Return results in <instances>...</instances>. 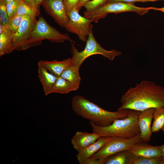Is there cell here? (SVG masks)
<instances>
[{
    "label": "cell",
    "mask_w": 164,
    "mask_h": 164,
    "mask_svg": "<svg viewBox=\"0 0 164 164\" xmlns=\"http://www.w3.org/2000/svg\"><path fill=\"white\" fill-rule=\"evenodd\" d=\"M120 101L121 105L118 110L142 111L164 107V87L154 82L143 80L129 88L121 96Z\"/></svg>",
    "instance_id": "6da1fadb"
},
{
    "label": "cell",
    "mask_w": 164,
    "mask_h": 164,
    "mask_svg": "<svg viewBox=\"0 0 164 164\" xmlns=\"http://www.w3.org/2000/svg\"><path fill=\"white\" fill-rule=\"evenodd\" d=\"M71 104L72 108L77 115L102 127L109 125L117 119L127 117L132 110L108 111L80 95L73 97Z\"/></svg>",
    "instance_id": "7a4b0ae2"
},
{
    "label": "cell",
    "mask_w": 164,
    "mask_h": 164,
    "mask_svg": "<svg viewBox=\"0 0 164 164\" xmlns=\"http://www.w3.org/2000/svg\"><path fill=\"white\" fill-rule=\"evenodd\" d=\"M140 111L132 110L126 117L115 120L109 126L100 127L89 121L93 132L101 137L132 138L140 133L138 118Z\"/></svg>",
    "instance_id": "3957f363"
},
{
    "label": "cell",
    "mask_w": 164,
    "mask_h": 164,
    "mask_svg": "<svg viewBox=\"0 0 164 164\" xmlns=\"http://www.w3.org/2000/svg\"><path fill=\"white\" fill-rule=\"evenodd\" d=\"M101 148L83 164H103L109 156L118 152L128 150L136 144L142 142L140 133L133 137L126 138L117 137H108Z\"/></svg>",
    "instance_id": "277c9868"
},
{
    "label": "cell",
    "mask_w": 164,
    "mask_h": 164,
    "mask_svg": "<svg viewBox=\"0 0 164 164\" xmlns=\"http://www.w3.org/2000/svg\"><path fill=\"white\" fill-rule=\"evenodd\" d=\"M86 42L84 49L81 52L78 51L72 42H71L72 63L79 67L87 58L92 55L101 54L107 58L109 60L112 61L116 56L122 54L121 52L115 50H107L103 48L95 39L92 31L89 34Z\"/></svg>",
    "instance_id": "5b68a950"
},
{
    "label": "cell",
    "mask_w": 164,
    "mask_h": 164,
    "mask_svg": "<svg viewBox=\"0 0 164 164\" xmlns=\"http://www.w3.org/2000/svg\"><path fill=\"white\" fill-rule=\"evenodd\" d=\"M44 39L58 43L66 41L72 42L67 34L60 32L49 25L41 16L36 20L31 33L29 41L31 47L40 44Z\"/></svg>",
    "instance_id": "8992f818"
},
{
    "label": "cell",
    "mask_w": 164,
    "mask_h": 164,
    "mask_svg": "<svg viewBox=\"0 0 164 164\" xmlns=\"http://www.w3.org/2000/svg\"><path fill=\"white\" fill-rule=\"evenodd\" d=\"M153 7H140L132 3L116 2L107 3L104 5L89 12H84V16L92 19L97 22L100 19L105 17L109 13H118L127 12H134L142 15L153 9Z\"/></svg>",
    "instance_id": "52a82bcc"
},
{
    "label": "cell",
    "mask_w": 164,
    "mask_h": 164,
    "mask_svg": "<svg viewBox=\"0 0 164 164\" xmlns=\"http://www.w3.org/2000/svg\"><path fill=\"white\" fill-rule=\"evenodd\" d=\"M75 7L67 13L69 21L64 28L68 32L76 34L79 39L86 42L89 34L92 31V19L81 16Z\"/></svg>",
    "instance_id": "ba28073f"
},
{
    "label": "cell",
    "mask_w": 164,
    "mask_h": 164,
    "mask_svg": "<svg viewBox=\"0 0 164 164\" xmlns=\"http://www.w3.org/2000/svg\"><path fill=\"white\" fill-rule=\"evenodd\" d=\"M36 20V16L25 15L18 30L13 34L12 51L24 50L31 47L30 39Z\"/></svg>",
    "instance_id": "9c48e42d"
},
{
    "label": "cell",
    "mask_w": 164,
    "mask_h": 164,
    "mask_svg": "<svg viewBox=\"0 0 164 164\" xmlns=\"http://www.w3.org/2000/svg\"><path fill=\"white\" fill-rule=\"evenodd\" d=\"M42 5L60 26L65 27L69 18L62 0H44Z\"/></svg>",
    "instance_id": "30bf717a"
},
{
    "label": "cell",
    "mask_w": 164,
    "mask_h": 164,
    "mask_svg": "<svg viewBox=\"0 0 164 164\" xmlns=\"http://www.w3.org/2000/svg\"><path fill=\"white\" fill-rule=\"evenodd\" d=\"M154 109L150 108L139 112L138 120L142 142L147 143L150 141L152 133L151 124Z\"/></svg>",
    "instance_id": "8fae6325"
},
{
    "label": "cell",
    "mask_w": 164,
    "mask_h": 164,
    "mask_svg": "<svg viewBox=\"0 0 164 164\" xmlns=\"http://www.w3.org/2000/svg\"><path fill=\"white\" fill-rule=\"evenodd\" d=\"M101 136L94 132L77 131L71 139L73 148L77 152L93 144Z\"/></svg>",
    "instance_id": "7c38bea8"
},
{
    "label": "cell",
    "mask_w": 164,
    "mask_h": 164,
    "mask_svg": "<svg viewBox=\"0 0 164 164\" xmlns=\"http://www.w3.org/2000/svg\"><path fill=\"white\" fill-rule=\"evenodd\" d=\"M128 150L137 157L153 158L162 156L159 146L152 145L143 142L136 144Z\"/></svg>",
    "instance_id": "4fadbf2b"
},
{
    "label": "cell",
    "mask_w": 164,
    "mask_h": 164,
    "mask_svg": "<svg viewBox=\"0 0 164 164\" xmlns=\"http://www.w3.org/2000/svg\"><path fill=\"white\" fill-rule=\"evenodd\" d=\"M108 137H101L93 144L77 152L76 155L77 161L83 164L87 159L98 152L106 142Z\"/></svg>",
    "instance_id": "5bb4252c"
},
{
    "label": "cell",
    "mask_w": 164,
    "mask_h": 164,
    "mask_svg": "<svg viewBox=\"0 0 164 164\" xmlns=\"http://www.w3.org/2000/svg\"><path fill=\"white\" fill-rule=\"evenodd\" d=\"M38 63L43 65L50 72L57 77H60L64 71L72 64L71 58L61 61L41 60Z\"/></svg>",
    "instance_id": "9a60e30c"
},
{
    "label": "cell",
    "mask_w": 164,
    "mask_h": 164,
    "mask_svg": "<svg viewBox=\"0 0 164 164\" xmlns=\"http://www.w3.org/2000/svg\"><path fill=\"white\" fill-rule=\"evenodd\" d=\"M38 76L46 95L50 94L57 77L50 72L41 64L38 63Z\"/></svg>",
    "instance_id": "2e32d148"
},
{
    "label": "cell",
    "mask_w": 164,
    "mask_h": 164,
    "mask_svg": "<svg viewBox=\"0 0 164 164\" xmlns=\"http://www.w3.org/2000/svg\"><path fill=\"white\" fill-rule=\"evenodd\" d=\"M136 157L128 150H125L109 156L103 164H133Z\"/></svg>",
    "instance_id": "e0dca14e"
},
{
    "label": "cell",
    "mask_w": 164,
    "mask_h": 164,
    "mask_svg": "<svg viewBox=\"0 0 164 164\" xmlns=\"http://www.w3.org/2000/svg\"><path fill=\"white\" fill-rule=\"evenodd\" d=\"M13 34L7 28L0 34V56L9 53L12 51Z\"/></svg>",
    "instance_id": "ac0fdd59"
},
{
    "label": "cell",
    "mask_w": 164,
    "mask_h": 164,
    "mask_svg": "<svg viewBox=\"0 0 164 164\" xmlns=\"http://www.w3.org/2000/svg\"><path fill=\"white\" fill-rule=\"evenodd\" d=\"M79 69L80 67L72 63L64 71L60 77L70 82L78 89L81 80Z\"/></svg>",
    "instance_id": "d6986e66"
},
{
    "label": "cell",
    "mask_w": 164,
    "mask_h": 164,
    "mask_svg": "<svg viewBox=\"0 0 164 164\" xmlns=\"http://www.w3.org/2000/svg\"><path fill=\"white\" fill-rule=\"evenodd\" d=\"M78 89L72 84L61 77H57L50 94L58 93L66 94Z\"/></svg>",
    "instance_id": "ffe728a7"
},
{
    "label": "cell",
    "mask_w": 164,
    "mask_h": 164,
    "mask_svg": "<svg viewBox=\"0 0 164 164\" xmlns=\"http://www.w3.org/2000/svg\"><path fill=\"white\" fill-rule=\"evenodd\" d=\"M153 119L152 132H158L160 130L164 132V107L155 108Z\"/></svg>",
    "instance_id": "44dd1931"
},
{
    "label": "cell",
    "mask_w": 164,
    "mask_h": 164,
    "mask_svg": "<svg viewBox=\"0 0 164 164\" xmlns=\"http://www.w3.org/2000/svg\"><path fill=\"white\" fill-rule=\"evenodd\" d=\"M40 13L39 11L34 9L23 0H19L17 9L15 15L22 16L29 15L36 17L39 16Z\"/></svg>",
    "instance_id": "7402d4cb"
},
{
    "label": "cell",
    "mask_w": 164,
    "mask_h": 164,
    "mask_svg": "<svg viewBox=\"0 0 164 164\" xmlns=\"http://www.w3.org/2000/svg\"><path fill=\"white\" fill-rule=\"evenodd\" d=\"M133 164H164V157L145 158L136 156Z\"/></svg>",
    "instance_id": "603a6c76"
},
{
    "label": "cell",
    "mask_w": 164,
    "mask_h": 164,
    "mask_svg": "<svg viewBox=\"0 0 164 164\" xmlns=\"http://www.w3.org/2000/svg\"><path fill=\"white\" fill-rule=\"evenodd\" d=\"M25 16L15 15L9 19L7 28L13 34L18 30Z\"/></svg>",
    "instance_id": "cb8c5ba5"
},
{
    "label": "cell",
    "mask_w": 164,
    "mask_h": 164,
    "mask_svg": "<svg viewBox=\"0 0 164 164\" xmlns=\"http://www.w3.org/2000/svg\"><path fill=\"white\" fill-rule=\"evenodd\" d=\"M108 0H91L86 2L83 6L86 9L85 12H89L101 7L108 2Z\"/></svg>",
    "instance_id": "d4e9b609"
},
{
    "label": "cell",
    "mask_w": 164,
    "mask_h": 164,
    "mask_svg": "<svg viewBox=\"0 0 164 164\" xmlns=\"http://www.w3.org/2000/svg\"><path fill=\"white\" fill-rule=\"evenodd\" d=\"M6 8L5 0H0V23L7 27L9 21Z\"/></svg>",
    "instance_id": "484cf974"
},
{
    "label": "cell",
    "mask_w": 164,
    "mask_h": 164,
    "mask_svg": "<svg viewBox=\"0 0 164 164\" xmlns=\"http://www.w3.org/2000/svg\"><path fill=\"white\" fill-rule=\"evenodd\" d=\"M19 0H15L6 3L8 16L9 19L15 14L17 9Z\"/></svg>",
    "instance_id": "4316f807"
},
{
    "label": "cell",
    "mask_w": 164,
    "mask_h": 164,
    "mask_svg": "<svg viewBox=\"0 0 164 164\" xmlns=\"http://www.w3.org/2000/svg\"><path fill=\"white\" fill-rule=\"evenodd\" d=\"M68 13L77 6L80 0H62Z\"/></svg>",
    "instance_id": "83f0119b"
},
{
    "label": "cell",
    "mask_w": 164,
    "mask_h": 164,
    "mask_svg": "<svg viewBox=\"0 0 164 164\" xmlns=\"http://www.w3.org/2000/svg\"><path fill=\"white\" fill-rule=\"evenodd\" d=\"M159 0H108V3H112L116 2H125L132 3L135 2H154Z\"/></svg>",
    "instance_id": "f1b7e54d"
},
{
    "label": "cell",
    "mask_w": 164,
    "mask_h": 164,
    "mask_svg": "<svg viewBox=\"0 0 164 164\" xmlns=\"http://www.w3.org/2000/svg\"><path fill=\"white\" fill-rule=\"evenodd\" d=\"M27 4L30 5L36 10L39 11V9L36 7L35 3V0H23Z\"/></svg>",
    "instance_id": "f546056e"
},
{
    "label": "cell",
    "mask_w": 164,
    "mask_h": 164,
    "mask_svg": "<svg viewBox=\"0 0 164 164\" xmlns=\"http://www.w3.org/2000/svg\"><path fill=\"white\" fill-rule=\"evenodd\" d=\"M90 1V0H80L77 5L76 8L79 11L81 8L83 6L84 4L86 2Z\"/></svg>",
    "instance_id": "4dcf8cb0"
},
{
    "label": "cell",
    "mask_w": 164,
    "mask_h": 164,
    "mask_svg": "<svg viewBox=\"0 0 164 164\" xmlns=\"http://www.w3.org/2000/svg\"><path fill=\"white\" fill-rule=\"evenodd\" d=\"M162 156L164 157V143L160 146H159Z\"/></svg>",
    "instance_id": "1f68e13d"
},
{
    "label": "cell",
    "mask_w": 164,
    "mask_h": 164,
    "mask_svg": "<svg viewBox=\"0 0 164 164\" xmlns=\"http://www.w3.org/2000/svg\"><path fill=\"white\" fill-rule=\"evenodd\" d=\"M44 0H35V3L37 7L39 9L40 5Z\"/></svg>",
    "instance_id": "d6a6232c"
},
{
    "label": "cell",
    "mask_w": 164,
    "mask_h": 164,
    "mask_svg": "<svg viewBox=\"0 0 164 164\" xmlns=\"http://www.w3.org/2000/svg\"><path fill=\"white\" fill-rule=\"evenodd\" d=\"M7 28L3 24L0 23V34L4 31Z\"/></svg>",
    "instance_id": "836d02e7"
},
{
    "label": "cell",
    "mask_w": 164,
    "mask_h": 164,
    "mask_svg": "<svg viewBox=\"0 0 164 164\" xmlns=\"http://www.w3.org/2000/svg\"><path fill=\"white\" fill-rule=\"evenodd\" d=\"M152 10L160 11L164 12V7L161 8H157L153 7Z\"/></svg>",
    "instance_id": "e575fe53"
},
{
    "label": "cell",
    "mask_w": 164,
    "mask_h": 164,
    "mask_svg": "<svg viewBox=\"0 0 164 164\" xmlns=\"http://www.w3.org/2000/svg\"><path fill=\"white\" fill-rule=\"evenodd\" d=\"M6 0V3L15 0Z\"/></svg>",
    "instance_id": "d590c367"
}]
</instances>
